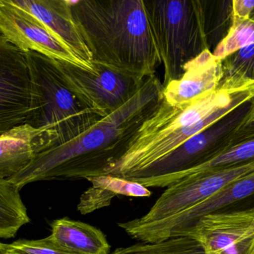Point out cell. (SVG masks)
<instances>
[{
  "label": "cell",
  "instance_id": "obj_1",
  "mask_svg": "<svg viewBox=\"0 0 254 254\" xmlns=\"http://www.w3.org/2000/svg\"><path fill=\"white\" fill-rule=\"evenodd\" d=\"M164 86L155 75L147 78L120 108L101 118L74 140L37 155L9 179L20 190L43 180H79L107 175L123 155L127 143L162 98Z\"/></svg>",
  "mask_w": 254,
  "mask_h": 254
},
{
  "label": "cell",
  "instance_id": "obj_2",
  "mask_svg": "<svg viewBox=\"0 0 254 254\" xmlns=\"http://www.w3.org/2000/svg\"><path fill=\"white\" fill-rule=\"evenodd\" d=\"M92 64L145 80L161 64L143 0L70 1Z\"/></svg>",
  "mask_w": 254,
  "mask_h": 254
},
{
  "label": "cell",
  "instance_id": "obj_3",
  "mask_svg": "<svg viewBox=\"0 0 254 254\" xmlns=\"http://www.w3.org/2000/svg\"><path fill=\"white\" fill-rule=\"evenodd\" d=\"M158 54L164 65L163 86L178 80L184 67L210 50L207 1H143ZM211 51V50H210Z\"/></svg>",
  "mask_w": 254,
  "mask_h": 254
},
{
  "label": "cell",
  "instance_id": "obj_4",
  "mask_svg": "<svg viewBox=\"0 0 254 254\" xmlns=\"http://www.w3.org/2000/svg\"><path fill=\"white\" fill-rule=\"evenodd\" d=\"M25 53L34 106L28 125L37 129L55 131L58 136L57 146H59L74 140L101 119L63 83L52 58L33 51Z\"/></svg>",
  "mask_w": 254,
  "mask_h": 254
},
{
  "label": "cell",
  "instance_id": "obj_5",
  "mask_svg": "<svg viewBox=\"0 0 254 254\" xmlns=\"http://www.w3.org/2000/svg\"><path fill=\"white\" fill-rule=\"evenodd\" d=\"M253 99L188 139L131 180L147 188L158 187L161 182L198 167L231 149V137L252 110Z\"/></svg>",
  "mask_w": 254,
  "mask_h": 254
},
{
  "label": "cell",
  "instance_id": "obj_6",
  "mask_svg": "<svg viewBox=\"0 0 254 254\" xmlns=\"http://www.w3.org/2000/svg\"><path fill=\"white\" fill-rule=\"evenodd\" d=\"M253 171L254 161L220 171L187 176L168 186L146 215L118 225L132 238L135 234L203 202L231 182Z\"/></svg>",
  "mask_w": 254,
  "mask_h": 254
},
{
  "label": "cell",
  "instance_id": "obj_7",
  "mask_svg": "<svg viewBox=\"0 0 254 254\" xmlns=\"http://www.w3.org/2000/svg\"><path fill=\"white\" fill-rule=\"evenodd\" d=\"M52 61L65 86L85 107L101 118L123 106L146 80L99 64H95L96 72L93 73L64 61Z\"/></svg>",
  "mask_w": 254,
  "mask_h": 254
},
{
  "label": "cell",
  "instance_id": "obj_8",
  "mask_svg": "<svg viewBox=\"0 0 254 254\" xmlns=\"http://www.w3.org/2000/svg\"><path fill=\"white\" fill-rule=\"evenodd\" d=\"M231 213L254 216V171L231 182L203 202L135 234L132 239L140 243H158L186 237L206 215Z\"/></svg>",
  "mask_w": 254,
  "mask_h": 254
},
{
  "label": "cell",
  "instance_id": "obj_9",
  "mask_svg": "<svg viewBox=\"0 0 254 254\" xmlns=\"http://www.w3.org/2000/svg\"><path fill=\"white\" fill-rule=\"evenodd\" d=\"M0 34L24 52L33 51L87 71L96 72L95 64L80 59L43 22L10 0H0Z\"/></svg>",
  "mask_w": 254,
  "mask_h": 254
},
{
  "label": "cell",
  "instance_id": "obj_10",
  "mask_svg": "<svg viewBox=\"0 0 254 254\" xmlns=\"http://www.w3.org/2000/svg\"><path fill=\"white\" fill-rule=\"evenodd\" d=\"M34 113L28 61L0 34V135L28 124Z\"/></svg>",
  "mask_w": 254,
  "mask_h": 254
},
{
  "label": "cell",
  "instance_id": "obj_11",
  "mask_svg": "<svg viewBox=\"0 0 254 254\" xmlns=\"http://www.w3.org/2000/svg\"><path fill=\"white\" fill-rule=\"evenodd\" d=\"M186 237L196 240L204 254H254V216L206 215Z\"/></svg>",
  "mask_w": 254,
  "mask_h": 254
},
{
  "label": "cell",
  "instance_id": "obj_12",
  "mask_svg": "<svg viewBox=\"0 0 254 254\" xmlns=\"http://www.w3.org/2000/svg\"><path fill=\"white\" fill-rule=\"evenodd\" d=\"M52 130L37 129L28 124L0 135V179L9 180L23 170L39 154L58 145Z\"/></svg>",
  "mask_w": 254,
  "mask_h": 254
},
{
  "label": "cell",
  "instance_id": "obj_13",
  "mask_svg": "<svg viewBox=\"0 0 254 254\" xmlns=\"http://www.w3.org/2000/svg\"><path fill=\"white\" fill-rule=\"evenodd\" d=\"M223 76L222 61L206 49L188 63L178 80L164 86L163 98L170 105L183 106L193 102L218 89Z\"/></svg>",
  "mask_w": 254,
  "mask_h": 254
},
{
  "label": "cell",
  "instance_id": "obj_14",
  "mask_svg": "<svg viewBox=\"0 0 254 254\" xmlns=\"http://www.w3.org/2000/svg\"><path fill=\"white\" fill-rule=\"evenodd\" d=\"M10 1L43 22L64 40L80 59L92 64L90 53L73 18L70 0Z\"/></svg>",
  "mask_w": 254,
  "mask_h": 254
},
{
  "label": "cell",
  "instance_id": "obj_15",
  "mask_svg": "<svg viewBox=\"0 0 254 254\" xmlns=\"http://www.w3.org/2000/svg\"><path fill=\"white\" fill-rule=\"evenodd\" d=\"M49 239L58 247L73 254H108L110 245L98 228L68 218L52 222Z\"/></svg>",
  "mask_w": 254,
  "mask_h": 254
},
{
  "label": "cell",
  "instance_id": "obj_16",
  "mask_svg": "<svg viewBox=\"0 0 254 254\" xmlns=\"http://www.w3.org/2000/svg\"><path fill=\"white\" fill-rule=\"evenodd\" d=\"M87 180L92 186L81 195L77 205V210L83 215L108 207L112 200L119 195L145 198L152 194L140 183L110 174L90 177Z\"/></svg>",
  "mask_w": 254,
  "mask_h": 254
},
{
  "label": "cell",
  "instance_id": "obj_17",
  "mask_svg": "<svg viewBox=\"0 0 254 254\" xmlns=\"http://www.w3.org/2000/svg\"><path fill=\"white\" fill-rule=\"evenodd\" d=\"M28 222L19 189L8 180L0 179V239L13 238Z\"/></svg>",
  "mask_w": 254,
  "mask_h": 254
},
{
  "label": "cell",
  "instance_id": "obj_18",
  "mask_svg": "<svg viewBox=\"0 0 254 254\" xmlns=\"http://www.w3.org/2000/svg\"><path fill=\"white\" fill-rule=\"evenodd\" d=\"M253 161H254V140H249L241 144L233 146L231 149L212 158L204 164L161 182L158 185V188L168 187L170 185L190 174L220 171V170L243 165Z\"/></svg>",
  "mask_w": 254,
  "mask_h": 254
},
{
  "label": "cell",
  "instance_id": "obj_19",
  "mask_svg": "<svg viewBox=\"0 0 254 254\" xmlns=\"http://www.w3.org/2000/svg\"><path fill=\"white\" fill-rule=\"evenodd\" d=\"M223 76L219 86L241 89L254 83V44L249 45L222 60Z\"/></svg>",
  "mask_w": 254,
  "mask_h": 254
},
{
  "label": "cell",
  "instance_id": "obj_20",
  "mask_svg": "<svg viewBox=\"0 0 254 254\" xmlns=\"http://www.w3.org/2000/svg\"><path fill=\"white\" fill-rule=\"evenodd\" d=\"M108 254H204L201 245L193 239L178 237L158 243H139L120 248Z\"/></svg>",
  "mask_w": 254,
  "mask_h": 254
},
{
  "label": "cell",
  "instance_id": "obj_21",
  "mask_svg": "<svg viewBox=\"0 0 254 254\" xmlns=\"http://www.w3.org/2000/svg\"><path fill=\"white\" fill-rule=\"evenodd\" d=\"M252 44H254V19L231 18L228 32L216 44L212 53L218 60L222 61L237 51Z\"/></svg>",
  "mask_w": 254,
  "mask_h": 254
},
{
  "label": "cell",
  "instance_id": "obj_22",
  "mask_svg": "<svg viewBox=\"0 0 254 254\" xmlns=\"http://www.w3.org/2000/svg\"><path fill=\"white\" fill-rule=\"evenodd\" d=\"M6 254H73L63 250L49 237L38 240H20L7 245Z\"/></svg>",
  "mask_w": 254,
  "mask_h": 254
},
{
  "label": "cell",
  "instance_id": "obj_23",
  "mask_svg": "<svg viewBox=\"0 0 254 254\" xmlns=\"http://www.w3.org/2000/svg\"><path fill=\"white\" fill-rule=\"evenodd\" d=\"M252 140H254V98L252 110L240 126L236 129L231 137L230 144L231 148Z\"/></svg>",
  "mask_w": 254,
  "mask_h": 254
},
{
  "label": "cell",
  "instance_id": "obj_24",
  "mask_svg": "<svg viewBox=\"0 0 254 254\" xmlns=\"http://www.w3.org/2000/svg\"><path fill=\"white\" fill-rule=\"evenodd\" d=\"M231 9L232 19H249L254 10V0H233Z\"/></svg>",
  "mask_w": 254,
  "mask_h": 254
},
{
  "label": "cell",
  "instance_id": "obj_25",
  "mask_svg": "<svg viewBox=\"0 0 254 254\" xmlns=\"http://www.w3.org/2000/svg\"><path fill=\"white\" fill-rule=\"evenodd\" d=\"M6 248L7 245L0 242V254H6Z\"/></svg>",
  "mask_w": 254,
  "mask_h": 254
},
{
  "label": "cell",
  "instance_id": "obj_26",
  "mask_svg": "<svg viewBox=\"0 0 254 254\" xmlns=\"http://www.w3.org/2000/svg\"><path fill=\"white\" fill-rule=\"evenodd\" d=\"M251 17L253 18L254 19V10L253 11V13H252V16H251Z\"/></svg>",
  "mask_w": 254,
  "mask_h": 254
}]
</instances>
